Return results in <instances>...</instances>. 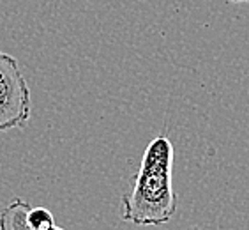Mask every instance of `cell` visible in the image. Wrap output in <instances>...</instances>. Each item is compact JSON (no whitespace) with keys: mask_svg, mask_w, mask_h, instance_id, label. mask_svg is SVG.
<instances>
[{"mask_svg":"<svg viewBox=\"0 0 249 230\" xmlns=\"http://www.w3.org/2000/svg\"><path fill=\"white\" fill-rule=\"evenodd\" d=\"M29 202L15 198L4 211L0 212V229L2 230H21L29 229Z\"/></svg>","mask_w":249,"mask_h":230,"instance_id":"3957f363","label":"cell"},{"mask_svg":"<svg viewBox=\"0 0 249 230\" xmlns=\"http://www.w3.org/2000/svg\"><path fill=\"white\" fill-rule=\"evenodd\" d=\"M231 4H249V0H228Z\"/></svg>","mask_w":249,"mask_h":230,"instance_id":"5b68a950","label":"cell"},{"mask_svg":"<svg viewBox=\"0 0 249 230\" xmlns=\"http://www.w3.org/2000/svg\"><path fill=\"white\" fill-rule=\"evenodd\" d=\"M30 114L32 96L18 60L0 52V133L23 130Z\"/></svg>","mask_w":249,"mask_h":230,"instance_id":"7a4b0ae2","label":"cell"},{"mask_svg":"<svg viewBox=\"0 0 249 230\" xmlns=\"http://www.w3.org/2000/svg\"><path fill=\"white\" fill-rule=\"evenodd\" d=\"M29 229L30 230H58L52 212L46 207H30L29 211Z\"/></svg>","mask_w":249,"mask_h":230,"instance_id":"277c9868","label":"cell"},{"mask_svg":"<svg viewBox=\"0 0 249 230\" xmlns=\"http://www.w3.org/2000/svg\"><path fill=\"white\" fill-rule=\"evenodd\" d=\"M175 149L166 134L147 145L142 165L131 182V192L122 195V220L133 225H166L177 212L173 192Z\"/></svg>","mask_w":249,"mask_h":230,"instance_id":"6da1fadb","label":"cell"}]
</instances>
